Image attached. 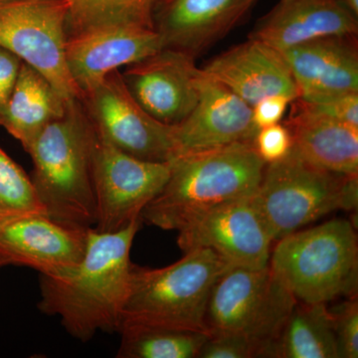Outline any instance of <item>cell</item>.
<instances>
[{"mask_svg": "<svg viewBox=\"0 0 358 358\" xmlns=\"http://www.w3.org/2000/svg\"><path fill=\"white\" fill-rule=\"evenodd\" d=\"M141 219L115 232L90 228L83 259L69 274L40 275L37 308L58 317L72 338L119 333L131 282V250Z\"/></svg>", "mask_w": 358, "mask_h": 358, "instance_id": "obj_1", "label": "cell"}, {"mask_svg": "<svg viewBox=\"0 0 358 358\" xmlns=\"http://www.w3.org/2000/svg\"><path fill=\"white\" fill-rule=\"evenodd\" d=\"M96 131L81 100L47 124L27 150L32 181L49 217L78 229L94 228L96 201L92 162Z\"/></svg>", "mask_w": 358, "mask_h": 358, "instance_id": "obj_2", "label": "cell"}, {"mask_svg": "<svg viewBox=\"0 0 358 358\" xmlns=\"http://www.w3.org/2000/svg\"><path fill=\"white\" fill-rule=\"evenodd\" d=\"M171 164L166 186L141 215V221L169 231L205 209L253 196L266 166L253 141L178 155Z\"/></svg>", "mask_w": 358, "mask_h": 358, "instance_id": "obj_3", "label": "cell"}, {"mask_svg": "<svg viewBox=\"0 0 358 358\" xmlns=\"http://www.w3.org/2000/svg\"><path fill=\"white\" fill-rule=\"evenodd\" d=\"M268 267L296 301L329 303L357 294L355 225L334 218L278 240Z\"/></svg>", "mask_w": 358, "mask_h": 358, "instance_id": "obj_4", "label": "cell"}, {"mask_svg": "<svg viewBox=\"0 0 358 358\" xmlns=\"http://www.w3.org/2000/svg\"><path fill=\"white\" fill-rule=\"evenodd\" d=\"M229 267L209 249L185 252L178 262L164 268L133 264L122 327L141 324L207 331L205 315L212 289Z\"/></svg>", "mask_w": 358, "mask_h": 358, "instance_id": "obj_5", "label": "cell"}, {"mask_svg": "<svg viewBox=\"0 0 358 358\" xmlns=\"http://www.w3.org/2000/svg\"><path fill=\"white\" fill-rule=\"evenodd\" d=\"M252 199L275 242L334 211L357 210L358 176L324 171L292 148L266 164Z\"/></svg>", "mask_w": 358, "mask_h": 358, "instance_id": "obj_6", "label": "cell"}, {"mask_svg": "<svg viewBox=\"0 0 358 358\" xmlns=\"http://www.w3.org/2000/svg\"><path fill=\"white\" fill-rule=\"evenodd\" d=\"M296 303L270 267H229L212 289L205 326L209 334H243L260 357H272L273 348Z\"/></svg>", "mask_w": 358, "mask_h": 358, "instance_id": "obj_7", "label": "cell"}, {"mask_svg": "<svg viewBox=\"0 0 358 358\" xmlns=\"http://www.w3.org/2000/svg\"><path fill=\"white\" fill-rule=\"evenodd\" d=\"M69 0H0V48L43 75L71 102L81 94L65 60Z\"/></svg>", "mask_w": 358, "mask_h": 358, "instance_id": "obj_8", "label": "cell"}, {"mask_svg": "<svg viewBox=\"0 0 358 358\" xmlns=\"http://www.w3.org/2000/svg\"><path fill=\"white\" fill-rule=\"evenodd\" d=\"M171 171V162L138 159L114 147L96 131L92 162L94 229L115 232L140 220L145 206L164 189Z\"/></svg>", "mask_w": 358, "mask_h": 358, "instance_id": "obj_9", "label": "cell"}, {"mask_svg": "<svg viewBox=\"0 0 358 358\" xmlns=\"http://www.w3.org/2000/svg\"><path fill=\"white\" fill-rule=\"evenodd\" d=\"M96 133L127 154L150 162L176 157L173 126L148 115L129 93L122 73H109L81 98Z\"/></svg>", "mask_w": 358, "mask_h": 358, "instance_id": "obj_10", "label": "cell"}, {"mask_svg": "<svg viewBox=\"0 0 358 358\" xmlns=\"http://www.w3.org/2000/svg\"><path fill=\"white\" fill-rule=\"evenodd\" d=\"M252 197L224 202L188 218L178 230L179 248L183 253L211 250L230 267H267L275 241Z\"/></svg>", "mask_w": 358, "mask_h": 358, "instance_id": "obj_11", "label": "cell"}, {"mask_svg": "<svg viewBox=\"0 0 358 358\" xmlns=\"http://www.w3.org/2000/svg\"><path fill=\"white\" fill-rule=\"evenodd\" d=\"M89 229L63 225L47 214L0 218V268H30L47 277L69 274L83 259Z\"/></svg>", "mask_w": 358, "mask_h": 358, "instance_id": "obj_12", "label": "cell"}, {"mask_svg": "<svg viewBox=\"0 0 358 358\" xmlns=\"http://www.w3.org/2000/svg\"><path fill=\"white\" fill-rule=\"evenodd\" d=\"M164 48L155 26L109 23L67 36L65 60L82 96L109 73L150 57Z\"/></svg>", "mask_w": 358, "mask_h": 358, "instance_id": "obj_13", "label": "cell"}, {"mask_svg": "<svg viewBox=\"0 0 358 358\" xmlns=\"http://www.w3.org/2000/svg\"><path fill=\"white\" fill-rule=\"evenodd\" d=\"M186 52L162 48L127 66L122 77L134 100L162 124L176 126L192 113L200 93L202 70Z\"/></svg>", "mask_w": 358, "mask_h": 358, "instance_id": "obj_14", "label": "cell"}, {"mask_svg": "<svg viewBox=\"0 0 358 358\" xmlns=\"http://www.w3.org/2000/svg\"><path fill=\"white\" fill-rule=\"evenodd\" d=\"M257 131L251 106L202 71L199 102L173 126L174 157L253 141Z\"/></svg>", "mask_w": 358, "mask_h": 358, "instance_id": "obj_15", "label": "cell"}, {"mask_svg": "<svg viewBox=\"0 0 358 358\" xmlns=\"http://www.w3.org/2000/svg\"><path fill=\"white\" fill-rule=\"evenodd\" d=\"M206 76L254 107L272 96H299L298 88L281 51L249 38L219 54L201 68Z\"/></svg>", "mask_w": 358, "mask_h": 358, "instance_id": "obj_16", "label": "cell"}, {"mask_svg": "<svg viewBox=\"0 0 358 358\" xmlns=\"http://www.w3.org/2000/svg\"><path fill=\"white\" fill-rule=\"evenodd\" d=\"M282 53L301 100L319 103L358 93L357 35L312 40Z\"/></svg>", "mask_w": 358, "mask_h": 358, "instance_id": "obj_17", "label": "cell"}, {"mask_svg": "<svg viewBox=\"0 0 358 358\" xmlns=\"http://www.w3.org/2000/svg\"><path fill=\"white\" fill-rule=\"evenodd\" d=\"M259 0H164L155 27L164 48L193 57L223 38Z\"/></svg>", "mask_w": 358, "mask_h": 358, "instance_id": "obj_18", "label": "cell"}, {"mask_svg": "<svg viewBox=\"0 0 358 358\" xmlns=\"http://www.w3.org/2000/svg\"><path fill=\"white\" fill-rule=\"evenodd\" d=\"M357 33V16L339 0H279L249 38L284 52L312 40Z\"/></svg>", "mask_w": 358, "mask_h": 358, "instance_id": "obj_19", "label": "cell"}, {"mask_svg": "<svg viewBox=\"0 0 358 358\" xmlns=\"http://www.w3.org/2000/svg\"><path fill=\"white\" fill-rule=\"evenodd\" d=\"M291 105L284 124L294 152L329 173L358 176V128L315 112L300 99Z\"/></svg>", "mask_w": 358, "mask_h": 358, "instance_id": "obj_20", "label": "cell"}, {"mask_svg": "<svg viewBox=\"0 0 358 358\" xmlns=\"http://www.w3.org/2000/svg\"><path fill=\"white\" fill-rule=\"evenodd\" d=\"M67 103L43 75L23 62L0 126L27 152L42 129L64 114Z\"/></svg>", "mask_w": 358, "mask_h": 358, "instance_id": "obj_21", "label": "cell"}, {"mask_svg": "<svg viewBox=\"0 0 358 358\" xmlns=\"http://www.w3.org/2000/svg\"><path fill=\"white\" fill-rule=\"evenodd\" d=\"M275 358H339L327 303L296 301L273 348Z\"/></svg>", "mask_w": 358, "mask_h": 358, "instance_id": "obj_22", "label": "cell"}, {"mask_svg": "<svg viewBox=\"0 0 358 358\" xmlns=\"http://www.w3.org/2000/svg\"><path fill=\"white\" fill-rule=\"evenodd\" d=\"M117 358H197L209 333L176 327L124 324Z\"/></svg>", "mask_w": 358, "mask_h": 358, "instance_id": "obj_23", "label": "cell"}, {"mask_svg": "<svg viewBox=\"0 0 358 358\" xmlns=\"http://www.w3.org/2000/svg\"><path fill=\"white\" fill-rule=\"evenodd\" d=\"M164 0H70L67 36L96 26L134 22L155 26V10Z\"/></svg>", "mask_w": 358, "mask_h": 358, "instance_id": "obj_24", "label": "cell"}, {"mask_svg": "<svg viewBox=\"0 0 358 358\" xmlns=\"http://www.w3.org/2000/svg\"><path fill=\"white\" fill-rule=\"evenodd\" d=\"M47 214L32 178L0 148V218Z\"/></svg>", "mask_w": 358, "mask_h": 358, "instance_id": "obj_25", "label": "cell"}, {"mask_svg": "<svg viewBox=\"0 0 358 358\" xmlns=\"http://www.w3.org/2000/svg\"><path fill=\"white\" fill-rule=\"evenodd\" d=\"M331 310L339 358L358 357L357 294L348 296Z\"/></svg>", "mask_w": 358, "mask_h": 358, "instance_id": "obj_26", "label": "cell"}, {"mask_svg": "<svg viewBox=\"0 0 358 358\" xmlns=\"http://www.w3.org/2000/svg\"><path fill=\"white\" fill-rule=\"evenodd\" d=\"M260 357L257 346L243 334H213L202 345L197 358Z\"/></svg>", "mask_w": 358, "mask_h": 358, "instance_id": "obj_27", "label": "cell"}, {"mask_svg": "<svg viewBox=\"0 0 358 358\" xmlns=\"http://www.w3.org/2000/svg\"><path fill=\"white\" fill-rule=\"evenodd\" d=\"M253 145L257 154L268 164L284 159L289 154L293 147V138L288 127L279 122L259 129Z\"/></svg>", "mask_w": 358, "mask_h": 358, "instance_id": "obj_28", "label": "cell"}, {"mask_svg": "<svg viewBox=\"0 0 358 358\" xmlns=\"http://www.w3.org/2000/svg\"><path fill=\"white\" fill-rule=\"evenodd\" d=\"M303 102L320 114L358 128V93L345 94L319 103Z\"/></svg>", "mask_w": 358, "mask_h": 358, "instance_id": "obj_29", "label": "cell"}, {"mask_svg": "<svg viewBox=\"0 0 358 358\" xmlns=\"http://www.w3.org/2000/svg\"><path fill=\"white\" fill-rule=\"evenodd\" d=\"M22 60L6 49L0 48V122L13 94Z\"/></svg>", "mask_w": 358, "mask_h": 358, "instance_id": "obj_30", "label": "cell"}, {"mask_svg": "<svg viewBox=\"0 0 358 358\" xmlns=\"http://www.w3.org/2000/svg\"><path fill=\"white\" fill-rule=\"evenodd\" d=\"M293 101L288 96H272L263 99L252 107L253 121L257 129L265 128L281 122L289 105Z\"/></svg>", "mask_w": 358, "mask_h": 358, "instance_id": "obj_31", "label": "cell"}, {"mask_svg": "<svg viewBox=\"0 0 358 358\" xmlns=\"http://www.w3.org/2000/svg\"><path fill=\"white\" fill-rule=\"evenodd\" d=\"M358 17V0H339Z\"/></svg>", "mask_w": 358, "mask_h": 358, "instance_id": "obj_32", "label": "cell"}, {"mask_svg": "<svg viewBox=\"0 0 358 358\" xmlns=\"http://www.w3.org/2000/svg\"><path fill=\"white\" fill-rule=\"evenodd\" d=\"M69 2H70V0H69Z\"/></svg>", "mask_w": 358, "mask_h": 358, "instance_id": "obj_33", "label": "cell"}]
</instances>
